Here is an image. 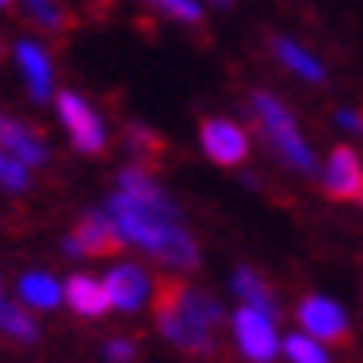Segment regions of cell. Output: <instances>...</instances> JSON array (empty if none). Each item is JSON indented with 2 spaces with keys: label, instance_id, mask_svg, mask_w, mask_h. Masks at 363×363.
<instances>
[{
  "label": "cell",
  "instance_id": "1",
  "mask_svg": "<svg viewBox=\"0 0 363 363\" xmlns=\"http://www.w3.org/2000/svg\"><path fill=\"white\" fill-rule=\"evenodd\" d=\"M108 216L123 245H134L174 271H193L201 263V249H196L193 234L178 223V208L148 171H119V189L108 196Z\"/></svg>",
  "mask_w": 363,
  "mask_h": 363
},
{
  "label": "cell",
  "instance_id": "2",
  "mask_svg": "<svg viewBox=\"0 0 363 363\" xmlns=\"http://www.w3.org/2000/svg\"><path fill=\"white\" fill-rule=\"evenodd\" d=\"M219 323H223V308L208 293L189 289L186 282H174V278H167L156 289V326L182 352L208 356L216 349L211 326H219Z\"/></svg>",
  "mask_w": 363,
  "mask_h": 363
},
{
  "label": "cell",
  "instance_id": "3",
  "mask_svg": "<svg viewBox=\"0 0 363 363\" xmlns=\"http://www.w3.org/2000/svg\"><path fill=\"white\" fill-rule=\"evenodd\" d=\"M252 111H256V123L263 130V138H267V145L274 148V156H282L293 171H304V174L315 171V156H311L308 141L301 138V130H296L286 104H278L274 96H267V93H256L252 96Z\"/></svg>",
  "mask_w": 363,
  "mask_h": 363
},
{
  "label": "cell",
  "instance_id": "4",
  "mask_svg": "<svg viewBox=\"0 0 363 363\" xmlns=\"http://www.w3.org/2000/svg\"><path fill=\"white\" fill-rule=\"evenodd\" d=\"M56 115H60V123H63V130H67V138L78 152H86V156L104 152V145H108L104 119L96 115V108L82 93H74V89L56 93Z\"/></svg>",
  "mask_w": 363,
  "mask_h": 363
},
{
  "label": "cell",
  "instance_id": "5",
  "mask_svg": "<svg viewBox=\"0 0 363 363\" xmlns=\"http://www.w3.org/2000/svg\"><path fill=\"white\" fill-rule=\"evenodd\" d=\"M11 56H15V71H19L30 101H38V104L52 101L56 96V67H52L48 48L34 38H23V41H15Z\"/></svg>",
  "mask_w": 363,
  "mask_h": 363
},
{
  "label": "cell",
  "instance_id": "6",
  "mask_svg": "<svg viewBox=\"0 0 363 363\" xmlns=\"http://www.w3.org/2000/svg\"><path fill=\"white\" fill-rule=\"evenodd\" d=\"M115 249H123V238L115 230L108 211H89L74 223V230L63 238V252L74 259H89V256H111Z\"/></svg>",
  "mask_w": 363,
  "mask_h": 363
},
{
  "label": "cell",
  "instance_id": "7",
  "mask_svg": "<svg viewBox=\"0 0 363 363\" xmlns=\"http://www.w3.org/2000/svg\"><path fill=\"white\" fill-rule=\"evenodd\" d=\"M234 337H238V349L249 356L252 363H271L278 352V334H274V319L271 311L252 308V304H241L238 315H234Z\"/></svg>",
  "mask_w": 363,
  "mask_h": 363
},
{
  "label": "cell",
  "instance_id": "8",
  "mask_svg": "<svg viewBox=\"0 0 363 363\" xmlns=\"http://www.w3.org/2000/svg\"><path fill=\"white\" fill-rule=\"evenodd\" d=\"M201 145L211 160L223 163V167H238V163L249 156V134L230 119H204Z\"/></svg>",
  "mask_w": 363,
  "mask_h": 363
},
{
  "label": "cell",
  "instance_id": "9",
  "mask_svg": "<svg viewBox=\"0 0 363 363\" xmlns=\"http://www.w3.org/2000/svg\"><path fill=\"white\" fill-rule=\"evenodd\" d=\"M323 186H326V196H334V201H359V193H363V163H359V156L352 152L349 145H337L334 152H330Z\"/></svg>",
  "mask_w": 363,
  "mask_h": 363
},
{
  "label": "cell",
  "instance_id": "10",
  "mask_svg": "<svg viewBox=\"0 0 363 363\" xmlns=\"http://www.w3.org/2000/svg\"><path fill=\"white\" fill-rule=\"evenodd\" d=\"M0 145H4L15 160H23L30 171L48 163V141L30 123L15 119V115H8V111H0Z\"/></svg>",
  "mask_w": 363,
  "mask_h": 363
},
{
  "label": "cell",
  "instance_id": "11",
  "mask_svg": "<svg viewBox=\"0 0 363 363\" xmlns=\"http://www.w3.org/2000/svg\"><path fill=\"white\" fill-rule=\"evenodd\" d=\"M296 319H301V326L311 337H323V341H341L349 334L345 311L334 301H326V296H304L301 308H296Z\"/></svg>",
  "mask_w": 363,
  "mask_h": 363
},
{
  "label": "cell",
  "instance_id": "12",
  "mask_svg": "<svg viewBox=\"0 0 363 363\" xmlns=\"http://www.w3.org/2000/svg\"><path fill=\"white\" fill-rule=\"evenodd\" d=\"M104 289H108V301L111 308L119 311H138L148 296V274L138 267V263H115V267L104 274Z\"/></svg>",
  "mask_w": 363,
  "mask_h": 363
},
{
  "label": "cell",
  "instance_id": "13",
  "mask_svg": "<svg viewBox=\"0 0 363 363\" xmlns=\"http://www.w3.org/2000/svg\"><path fill=\"white\" fill-rule=\"evenodd\" d=\"M63 301H67V308L82 319H101L111 308L104 282H96L93 274H71L67 286H63Z\"/></svg>",
  "mask_w": 363,
  "mask_h": 363
},
{
  "label": "cell",
  "instance_id": "14",
  "mask_svg": "<svg viewBox=\"0 0 363 363\" xmlns=\"http://www.w3.org/2000/svg\"><path fill=\"white\" fill-rule=\"evenodd\" d=\"M15 296L30 308V311H56L63 304V286L56 282V274L48 271H26L15 282Z\"/></svg>",
  "mask_w": 363,
  "mask_h": 363
},
{
  "label": "cell",
  "instance_id": "15",
  "mask_svg": "<svg viewBox=\"0 0 363 363\" xmlns=\"http://www.w3.org/2000/svg\"><path fill=\"white\" fill-rule=\"evenodd\" d=\"M0 337L19 341V345H34L38 341V319L19 296H8L0 289Z\"/></svg>",
  "mask_w": 363,
  "mask_h": 363
},
{
  "label": "cell",
  "instance_id": "16",
  "mask_svg": "<svg viewBox=\"0 0 363 363\" xmlns=\"http://www.w3.org/2000/svg\"><path fill=\"white\" fill-rule=\"evenodd\" d=\"M274 56L282 60V67H289L296 78H304V82H323V78H326L323 63L311 56L308 48H301L296 41H289V38H278V41H274Z\"/></svg>",
  "mask_w": 363,
  "mask_h": 363
},
{
  "label": "cell",
  "instance_id": "17",
  "mask_svg": "<svg viewBox=\"0 0 363 363\" xmlns=\"http://www.w3.org/2000/svg\"><path fill=\"white\" fill-rule=\"evenodd\" d=\"M234 293L241 296V304H252V308H263V311H274V293H271V286L263 282V278L256 274V271H249V267H241L238 274H234Z\"/></svg>",
  "mask_w": 363,
  "mask_h": 363
},
{
  "label": "cell",
  "instance_id": "18",
  "mask_svg": "<svg viewBox=\"0 0 363 363\" xmlns=\"http://www.w3.org/2000/svg\"><path fill=\"white\" fill-rule=\"evenodd\" d=\"M23 8L41 30H63L67 26V8H63L60 0H23Z\"/></svg>",
  "mask_w": 363,
  "mask_h": 363
},
{
  "label": "cell",
  "instance_id": "19",
  "mask_svg": "<svg viewBox=\"0 0 363 363\" xmlns=\"http://www.w3.org/2000/svg\"><path fill=\"white\" fill-rule=\"evenodd\" d=\"M30 186V167L23 160H15L4 145H0V189L8 193H23Z\"/></svg>",
  "mask_w": 363,
  "mask_h": 363
},
{
  "label": "cell",
  "instance_id": "20",
  "mask_svg": "<svg viewBox=\"0 0 363 363\" xmlns=\"http://www.w3.org/2000/svg\"><path fill=\"white\" fill-rule=\"evenodd\" d=\"M286 356H289V363H330L319 337H311V334H293L286 341Z\"/></svg>",
  "mask_w": 363,
  "mask_h": 363
},
{
  "label": "cell",
  "instance_id": "21",
  "mask_svg": "<svg viewBox=\"0 0 363 363\" xmlns=\"http://www.w3.org/2000/svg\"><path fill=\"white\" fill-rule=\"evenodd\" d=\"M148 8H156L160 15H167L174 23H201L204 19V8L196 0H145Z\"/></svg>",
  "mask_w": 363,
  "mask_h": 363
},
{
  "label": "cell",
  "instance_id": "22",
  "mask_svg": "<svg viewBox=\"0 0 363 363\" xmlns=\"http://www.w3.org/2000/svg\"><path fill=\"white\" fill-rule=\"evenodd\" d=\"M126 145H130V152H134V156H145V160L160 152V138H156V134H148L141 123L126 126Z\"/></svg>",
  "mask_w": 363,
  "mask_h": 363
},
{
  "label": "cell",
  "instance_id": "23",
  "mask_svg": "<svg viewBox=\"0 0 363 363\" xmlns=\"http://www.w3.org/2000/svg\"><path fill=\"white\" fill-rule=\"evenodd\" d=\"M134 356H138V345L126 341V337H111V341L104 345V359H108V363H130Z\"/></svg>",
  "mask_w": 363,
  "mask_h": 363
},
{
  "label": "cell",
  "instance_id": "24",
  "mask_svg": "<svg viewBox=\"0 0 363 363\" xmlns=\"http://www.w3.org/2000/svg\"><path fill=\"white\" fill-rule=\"evenodd\" d=\"M337 123L345 130H363V115L359 111H337Z\"/></svg>",
  "mask_w": 363,
  "mask_h": 363
},
{
  "label": "cell",
  "instance_id": "25",
  "mask_svg": "<svg viewBox=\"0 0 363 363\" xmlns=\"http://www.w3.org/2000/svg\"><path fill=\"white\" fill-rule=\"evenodd\" d=\"M211 4H230V0H211Z\"/></svg>",
  "mask_w": 363,
  "mask_h": 363
},
{
  "label": "cell",
  "instance_id": "26",
  "mask_svg": "<svg viewBox=\"0 0 363 363\" xmlns=\"http://www.w3.org/2000/svg\"><path fill=\"white\" fill-rule=\"evenodd\" d=\"M8 4H11V0H0V8H8Z\"/></svg>",
  "mask_w": 363,
  "mask_h": 363
},
{
  "label": "cell",
  "instance_id": "27",
  "mask_svg": "<svg viewBox=\"0 0 363 363\" xmlns=\"http://www.w3.org/2000/svg\"><path fill=\"white\" fill-rule=\"evenodd\" d=\"M359 204H363V193H359Z\"/></svg>",
  "mask_w": 363,
  "mask_h": 363
}]
</instances>
